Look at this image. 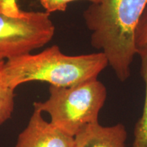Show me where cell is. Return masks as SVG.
Here are the masks:
<instances>
[{
  "mask_svg": "<svg viewBox=\"0 0 147 147\" xmlns=\"http://www.w3.org/2000/svg\"><path fill=\"white\" fill-rule=\"evenodd\" d=\"M4 59L0 57V125L11 118L14 107V90L5 84L1 78Z\"/></svg>",
  "mask_w": 147,
  "mask_h": 147,
  "instance_id": "obj_8",
  "label": "cell"
},
{
  "mask_svg": "<svg viewBox=\"0 0 147 147\" xmlns=\"http://www.w3.org/2000/svg\"><path fill=\"white\" fill-rule=\"evenodd\" d=\"M108 65L102 52L69 56L53 45L38 54L28 53L5 61L1 78L13 90L33 81L67 87L97 78Z\"/></svg>",
  "mask_w": 147,
  "mask_h": 147,
  "instance_id": "obj_2",
  "label": "cell"
},
{
  "mask_svg": "<svg viewBox=\"0 0 147 147\" xmlns=\"http://www.w3.org/2000/svg\"><path fill=\"white\" fill-rule=\"evenodd\" d=\"M123 124L103 126L99 122L86 126L74 137L76 147H127Z\"/></svg>",
  "mask_w": 147,
  "mask_h": 147,
  "instance_id": "obj_6",
  "label": "cell"
},
{
  "mask_svg": "<svg viewBox=\"0 0 147 147\" xmlns=\"http://www.w3.org/2000/svg\"><path fill=\"white\" fill-rule=\"evenodd\" d=\"M147 7V0H100L83 12L84 21L91 32V45L105 55L120 81L131 76L137 55L135 32Z\"/></svg>",
  "mask_w": 147,
  "mask_h": 147,
  "instance_id": "obj_1",
  "label": "cell"
},
{
  "mask_svg": "<svg viewBox=\"0 0 147 147\" xmlns=\"http://www.w3.org/2000/svg\"><path fill=\"white\" fill-rule=\"evenodd\" d=\"M138 55L141 60L140 73L145 84V97L142 116L134 127L132 147H147V49Z\"/></svg>",
  "mask_w": 147,
  "mask_h": 147,
  "instance_id": "obj_7",
  "label": "cell"
},
{
  "mask_svg": "<svg viewBox=\"0 0 147 147\" xmlns=\"http://www.w3.org/2000/svg\"><path fill=\"white\" fill-rule=\"evenodd\" d=\"M76 1H87L94 3L99 2L100 0H40L42 7L49 14L55 12H65L67 5Z\"/></svg>",
  "mask_w": 147,
  "mask_h": 147,
  "instance_id": "obj_10",
  "label": "cell"
},
{
  "mask_svg": "<svg viewBox=\"0 0 147 147\" xmlns=\"http://www.w3.org/2000/svg\"><path fill=\"white\" fill-rule=\"evenodd\" d=\"M55 32L50 14L46 11L0 12V57L7 60L31 53L47 45Z\"/></svg>",
  "mask_w": 147,
  "mask_h": 147,
  "instance_id": "obj_4",
  "label": "cell"
},
{
  "mask_svg": "<svg viewBox=\"0 0 147 147\" xmlns=\"http://www.w3.org/2000/svg\"><path fill=\"white\" fill-rule=\"evenodd\" d=\"M49 97L45 102L34 103V107L51 117V123L71 136L82 129L99 122L107 90L98 79H92L67 87L49 86Z\"/></svg>",
  "mask_w": 147,
  "mask_h": 147,
  "instance_id": "obj_3",
  "label": "cell"
},
{
  "mask_svg": "<svg viewBox=\"0 0 147 147\" xmlns=\"http://www.w3.org/2000/svg\"><path fill=\"white\" fill-rule=\"evenodd\" d=\"M135 46L137 55L147 49V7L140 18L136 29Z\"/></svg>",
  "mask_w": 147,
  "mask_h": 147,
  "instance_id": "obj_9",
  "label": "cell"
},
{
  "mask_svg": "<svg viewBox=\"0 0 147 147\" xmlns=\"http://www.w3.org/2000/svg\"><path fill=\"white\" fill-rule=\"evenodd\" d=\"M42 113L34 107L28 124L18 135L15 147H76L74 137L45 121Z\"/></svg>",
  "mask_w": 147,
  "mask_h": 147,
  "instance_id": "obj_5",
  "label": "cell"
}]
</instances>
